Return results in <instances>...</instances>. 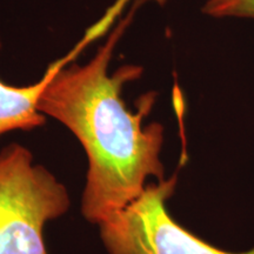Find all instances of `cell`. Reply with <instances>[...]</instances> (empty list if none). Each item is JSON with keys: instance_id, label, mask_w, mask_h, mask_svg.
Here are the masks:
<instances>
[{"instance_id": "obj_1", "label": "cell", "mask_w": 254, "mask_h": 254, "mask_svg": "<svg viewBox=\"0 0 254 254\" xmlns=\"http://www.w3.org/2000/svg\"><path fill=\"white\" fill-rule=\"evenodd\" d=\"M135 7L114 27L104 45L85 65L59 67L40 95L38 110L65 125L86 152L88 168L81 196V213L99 225L144 192L150 177L164 179L160 152L164 127L142 120L157 93L140 97L138 110L127 109L122 98L126 82L140 78L142 67L125 65L109 73L113 51L131 24Z\"/></svg>"}, {"instance_id": "obj_4", "label": "cell", "mask_w": 254, "mask_h": 254, "mask_svg": "<svg viewBox=\"0 0 254 254\" xmlns=\"http://www.w3.org/2000/svg\"><path fill=\"white\" fill-rule=\"evenodd\" d=\"M59 65L60 60L51 64L43 78L28 86H12L0 80V135L18 129L32 131L45 125V114L38 110V103Z\"/></svg>"}, {"instance_id": "obj_5", "label": "cell", "mask_w": 254, "mask_h": 254, "mask_svg": "<svg viewBox=\"0 0 254 254\" xmlns=\"http://www.w3.org/2000/svg\"><path fill=\"white\" fill-rule=\"evenodd\" d=\"M202 12L213 18L254 19V0H207Z\"/></svg>"}, {"instance_id": "obj_3", "label": "cell", "mask_w": 254, "mask_h": 254, "mask_svg": "<svg viewBox=\"0 0 254 254\" xmlns=\"http://www.w3.org/2000/svg\"><path fill=\"white\" fill-rule=\"evenodd\" d=\"M177 177L150 184L131 204L98 225L110 254H233L205 243L176 222L166 201ZM254 254V250L249 253Z\"/></svg>"}, {"instance_id": "obj_2", "label": "cell", "mask_w": 254, "mask_h": 254, "mask_svg": "<svg viewBox=\"0 0 254 254\" xmlns=\"http://www.w3.org/2000/svg\"><path fill=\"white\" fill-rule=\"evenodd\" d=\"M66 187L30 150L9 144L0 151V254H49L44 228L69 208Z\"/></svg>"}]
</instances>
